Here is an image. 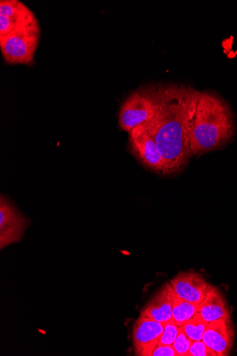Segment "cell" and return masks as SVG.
<instances>
[{
	"label": "cell",
	"mask_w": 237,
	"mask_h": 356,
	"mask_svg": "<svg viewBox=\"0 0 237 356\" xmlns=\"http://www.w3.org/2000/svg\"><path fill=\"white\" fill-rule=\"evenodd\" d=\"M199 91L162 84L159 109L148 124L165 161L167 176L182 172L192 155L190 138Z\"/></svg>",
	"instance_id": "1"
},
{
	"label": "cell",
	"mask_w": 237,
	"mask_h": 356,
	"mask_svg": "<svg viewBox=\"0 0 237 356\" xmlns=\"http://www.w3.org/2000/svg\"><path fill=\"white\" fill-rule=\"evenodd\" d=\"M147 356H177V353L173 345L156 343Z\"/></svg>",
	"instance_id": "18"
},
{
	"label": "cell",
	"mask_w": 237,
	"mask_h": 356,
	"mask_svg": "<svg viewBox=\"0 0 237 356\" xmlns=\"http://www.w3.org/2000/svg\"><path fill=\"white\" fill-rule=\"evenodd\" d=\"M161 86L146 84L130 92L119 113V126L122 131L129 133L154 119L161 105Z\"/></svg>",
	"instance_id": "3"
},
{
	"label": "cell",
	"mask_w": 237,
	"mask_h": 356,
	"mask_svg": "<svg viewBox=\"0 0 237 356\" xmlns=\"http://www.w3.org/2000/svg\"><path fill=\"white\" fill-rule=\"evenodd\" d=\"M188 356H217V354L201 340L191 341Z\"/></svg>",
	"instance_id": "17"
},
{
	"label": "cell",
	"mask_w": 237,
	"mask_h": 356,
	"mask_svg": "<svg viewBox=\"0 0 237 356\" xmlns=\"http://www.w3.org/2000/svg\"><path fill=\"white\" fill-rule=\"evenodd\" d=\"M197 313L209 323L220 319L231 320V313L225 298L214 286L199 305Z\"/></svg>",
	"instance_id": "12"
},
{
	"label": "cell",
	"mask_w": 237,
	"mask_h": 356,
	"mask_svg": "<svg viewBox=\"0 0 237 356\" xmlns=\"http://www.w3.org/2000/svg\"><path fill=\"white\" fill-rule=\"evenodd\" d=\"M28 219L6 197L0 198V248L20 241L28 227Z\"/></svg>",
	"instance_id": "7"
},
{
	"label": "cell",
	"mask_w": 237,
	"mask_h": 356,
	"mask_svg": "<svg viewBox=\"0 0 237 356\" xmlns=\"http://www.w3.org/2000/svg\"><path fill=\"white\" fill-rule=\"evenodd\" d=\"M163 330V323L140 314L132 330L135 353L147 356L159 341Z\"/></svg>",
	"instance_id": "9"
},
{
	"label": "cell",
	"mask_w": 237,
	"mask_h": 356,
	"mask_svg": "<svg viewBox=\"0 0 237 356\" xmlns=\"http://www.w3.org/2000/svg\"><path fill=\"white\" fill-rule=\"evenodd\" d=\"M40 39V27L33 26L14 32L0 38V50L10 65H26L35 63V55Z\"/></svg>",
	"instance_id": "5"
},
{
	"label": "cell",
	"mask_w": 237,
	"mask_h": 356,
	"mask_svg": "<svg viewBox=\"0 0 237 356\" xmlns=\"http://www.w3.org/2000/svg\"><path fill=\"white\" fill-rule=\"evenodd\" d=\"M169 283L178 298L197 305L204 300L213 287L204 277L194 271L180 272Z\"/></svg>",
	"instance_id": "8"
},
{
	"label": "cell",
	"mask_w": 237,
	"mask_h": 356,
	"mask_svg": "<svg viewBox=\"0 0 237 356\" xmlns=\"http://www.w3.org/2000/svg\"><path fill=\"white\" fill-rule=\"evenodd\" d=\"M234 133V118L229 105L214 92L199 91L190 138L193 156L222 148L231 142Z\"/></svg>",
	"instance_id": "2"
},
{
	"label": "cell",
	"mask_w": 237,
	"mask_h": 356,
	"mask_svg": "<svg viewBox=\"0 0 237 356\" xmlns=\"http://www.w3.org/2000/svg\"><path fill=\"white\" fill-rule=\"evenodd\" d=\"M234 336L231 320L220 319L209 323L202 340L217 356H227L231 353Z\"/></svg>",
	"instance_id": "10"
},
{
	"label": "cell",
	"mask_w": 237,
	"mask_h": 356,
	"mask_svg": "<svg viewBox=\"0 0 237 356\" xmlns=\"http://www.w3.org/2000/svg\"><path fill=\"white\" fill-rule=\"evenodd\" d=\"M209 322L197 313L183 327L184 331L191 341H201Z\"/></svg>",
	"instance_id": "14"
},
{
	"label": "cell",
	"mask_w": 237,
	"mask_h": 356,
	"mask_svg": "<svg viewBox=\"0 0 237 356\" xmlns=\"http://www.w3.org/2000/svg\"><path fill=\"white\" fill-rule=\"evenodd\" d=\"M198 308L199 305L183 300L177 296L172 309V318L179 327H182L197 313Z\"/></svg>",
	"instance_id": "13"
},
{
	"label": "cell",
	"mask_w": 237,
	"mask_h": 356,
	"mask_svg": "<svg viewBox=\"0 0 237 356\" xmlns=\"http://www.w3.org/2000/svg\"><path fill=\"white\" fill-rule=\"evenodd\" d=\"M39 25L35 15L23 3L18 0L0 1V38Z\"/></svg>",
	"instance_id": "6"
},
{
	"label": "cell",
	"mask_w": 237,
	"mask_h": 356,
	"mask_svg": "<svg viewBox=\"0 0 237 356\" xmlns=\"http://www.w3.org/2000/svg\"><path fill=\"white\" fill-rule=\"evenodd\" d=\"M190 345L191 341L186 335L183 327H179L177 339L173 343L177 356H188Z\"/></svg>",
	"instance_id": "16"
},
{
	"label": "cell",
	"mask_w": 237,
	"mask_h": 356,
	"mask_svg": "<svg viewBox=\"0 0 237 356\" xmlns=\"http://www.w3.org/2000/svg\"><path fill=\"white\" fill-rule=\"evenodd\" d=\"M176 297L170 283H165L149 300L141 315L164 325L172 319V309Z\"/></svg>",
	"instance_id": "11"
},
{
	"label": "cell",
	"mask_w": 237,
	"mask_h": 356,
	"mask_svg": "<svg viewBox=\"0 0 237 356\" xmlns=\"http://www.w3.org/2000/svg\"><path fill=\"white\" fill-rule=\"evenodd\" d=\"M179 327L172 318V320L164 323L163 332L158 341V344L161 345H173L177 339Z\"/></svg>",
	"instance_id": "15"
},
{
	"label": "cell",
	"mask_w": 237,
	"mask_h": 356,
	"mask_svg": "<svg viewBox=\"0 0 237 356\" xmlns=\"http://www.w3.org/2000/svg\"><path fill=\"white\" fill-rule=\"evenodd\" d=\"M128 135L129 150L135 159L150 172L166 176L165 161L148 122L133 128Z\"/></svg>",
	"instance_id": "4"
}]
</instances>
